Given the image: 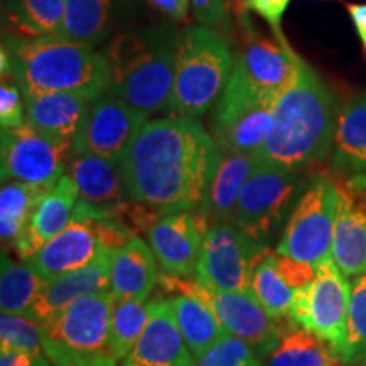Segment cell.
Returning a JSON list of instances; mask_svg holds the SVG:
<instances>
[{"mask_svg":"<svg viewBox=\"0 0 366 366\" xmlns=\"http://www.w3.org/2000/svg\"><path fill=\"white\" fill-rule=\"evenodd\" d=\"M119 0H65L61 38L89 46L107 38L116 22Z\"/></svg>","mask_w":366,"mask_h":366,"instance_id":"obj_29","label":"cell"},{"mask_svg":"<svg viewBox=\"0 0 366 366\" xmlns=\"http://www.w3.org/2000/svg\"><path fill=\"white\" fill-rule=\"evenodd\" d=\"M4 21L21 38H53L63 34L65 0H7Z\"/></svg>","mask_w":366,"mask_h":366,"instance_id":"obj_27","label":"cell"},{"mask_svg":"<svg viewBox=\"0 0 366 366\" xmlns=\"http://www.w3.org/2000/svg\"><path fill=\"white\" fill-rule=\"evenodd\" d=\"M159 280L157 256L141 237H132L112 254L111 292L117 300H146Z\"/></svg>","mask_w":366,"mask_h":366,"instance_id":"obj_23","label":"cell"},{"mask_svg":"<svg viewBox=\"0 0 366 366\" xmlns=\"http://www.w3.org/2000/svg\"><path fill=\"white\" fill-rule=\"evenodd\" d=\"M300 189V172L259 162L237 197L232 222L253 239L264 241L287 216Z\"/></svg>","mask_w":366,"mask_h":366,"instance_id":"obj_12","label":"cell"},{"mask_svg":"<svg viewBox=\"0 0 366 366\" xmlns=\"http://www.w3.org/2000/svg\"><path fill=\"white\" fill-rule=\"evenodd\" d=\"M244 11L253 12L267 22L273 36L278 39H287L282 29V21L285 16L290 0H241Z\"/></svg>","mask_w":366,"mask_h":366,"instance_id":"obj_39","label":"cell"},{"mask_svg":"<svg viewBox=\"0 0 366 366\" xmlns=\"http://www.w3.org/2000/svg\"><path fill=\"white\" fill-rule=\"evenodd\" d=\"M114 304L116 295L107 290L73 302L44 320L46 358L53 366H95L116 361L109 346Z\"/></svg>","mask_w":366,"mask_h":366,"instance_id":"obj_6","label":"cell"},{"mask_svg":"<svg viewBox=\"0 0 366 366\" xmlns=\"http://www.w3.org/2000/svg\"><path fill=\"white\" fill-rule=\"evenodd\" d=\"M351 283L332 258L315 267V278L295 292L290 319L327 341L345 363Z\"/></svg>","mask_w":366,"mask_h":366,"instance_id":"obj_10","label":"cell"},{"mask_svg":"<svg viewBox=\"0 0 366 366\" xmlns=\"http://www.w3.org/2000/svg\"><path fill=\"white\" fill-rule=\"evenodd\" d=\"M151 315V302L144 300H117L111 315V331H109V346L112 358L121 363L136 341L143 334Z\"/></svg>","mask_w":366,"mask_h":366,"instance_id":"obj_34","label":"cell"},{"mask_svg":"<svg viewBox=\"0 0 366 366\" xmlns=\"http://www.w3.org/2000/svg\"><path fill=\"white\" fill-rule=\"evenodd\" d=\"M195 366H264V358L254 346L232 334H224L212 347H209Z\"/></svg>","mask_w":366,"mask_h":366,"instance_id":"obj_37","label":"cell"},{"mask_svg":"<svg viewBox=\"0 0 366 366\" xmlns=\"http://www.w3.org/2000/svg\"><path fill=\"white\" fill-rule=\"evenodd\" d=\"M209 227L207 219L199 209L180 210L159 217L146 234L163 272L177 277L197 273Z\"/></svg>","mask_w":366,"mask_h":366,"instance_id":"obj_15","label":"cell"},{"mask_svg":"<svg viewBox=\"0 0 366 366\" xmlns=\"http://www.w3.org/2000/svg\"><path fill=\"white\" fill-rule=\"evenodd\" d=\"M273 259L277 268L280 269V273L283 274V278H285L295 290L307 287L315 278V267H312V264L295 262V259L287 258V256H282L278 253H273Z\"/></svg>","mask_w":366,"mask_h":366,"instance_id":"obj_40","label":"cell"},{"mask_svg":"<svg viewBox=\"0 0 366 366\" xmlns=\"http://www.w3.org/2000/svg\"><path fill=\"white\" fill-rule=\"evenodd\" d=\"M148 4L172 21L183 22L190 14V0H148Z\"/></svg>","mask_w":366,"mask_h":366,"instance_id":"obj_42","label":"cell"},{"mask_svg":"<svg viewBox=\"0 0 366 366\" xmlns=\"http://www.w3.org/2000/svg\"><path fill=\"white\" fill-rule=\"evenodd\" d=\"M332 346L309 329L294 324L264 358V366H340Z\"/></svg>","mask_w":366,"mask_h":366,"instance_id":"obj_30","label":"cell"},{"mask_svg":"<svg viewBox=\"0 0 366 366\" xmlns=\"http://www.w3.org/2000/svg\"><path fill=\"white\" fill-rule=\"evenodd\" d=\"M340 366H346V365H345V363H341V365H340Z\"/></svg>","mask_w":366,"mask_h":366,"instance_id":"obj_46","label":"cell"},{"mask_svg":"<svg viewBox=\"0 0 366 366\" xmlns=\"http://www.w3.org/2000/svg\"><path fill=\"white\" fill-rule=\"evenodd\" d=\"M104 249H107V244L97 219L73 216V221L29 256L27 262L43 274L44 280H51L92 263Z\"/></svg>","mask_w":366,"mask_h":366,"instance_id":"obj_17","label":"cell"},{"mask_svg":"<svg viewBox=\"0 0 366 366\" xmlns=\"http://www.w3.org/2000/svg\"><path fill=\"white\" fill-rule=\"evenodd\" d=\"M167 300L183 340L195 360L216 345L224 334H227L212 309L202 300L185 294H177Z\"/></svg>","mask_w":366,"mask_h":366,"instance_id":"obj_28","label":"cell"},{"mask_svg":"<svg viewBox=\"0 0 366 366\" xmlns=\"http://www.w3.org/2000/svg\"><path fill=\"white\" fill-rule=\"evenodd\" d=\"M2 46L11 54V76L24 95L39 92H68L92 100L107 92L111 73L104 53L94 46L61 36L21 38L9 34Z\"/></svg>","mask_w":366,"mask_h":366,"instance_id":"obj_3","label":"cell"},{"mask_svg":"<svg viewBox=\"0 0 366 366\" xmlns=\"http://www.w3.org/2000/svg\"><path fill=\"white\" fill-rule=\"evenodd\" d=\"M159 282L164 290L173 294H185L202 300L212 309L224 331L241 337L267 358L278 345L280 337L294 326L292 319H274L262 307L251 292H226L205 287L199 280L163 273Z\"/></svg>","mask_w":366,"mask_h":366,"instance_id":"obj_7","label":"cell"},{"mask_svg":"<svg viewBox=\"0 0 366 366\" xmlns=\"http://www.w3.org/2000/svg\"><path fill=\"white\" fill-rule=\"evenodd\" d=\"M337 207L336 180L324 173L314 175L288 217L277 253L312 267L332 258Z\"/></svg>","mask_w":366,"mask_h":366,"instance_id":"obj_8","label":"cell"},{"mask_svg":"<svg viewBox=\"0 0 366 366\" xmlns=\"http://www.w3.org/2000/svg\"><path fill=\"white\" fill-rule=\"evenodd\" d=\"M337 116L332 90L299 58L295 79L274 100L273 127L259 159L295 172L322 162L332 151Z\"/></svg>","mask_w":366,"mask_h":366,"instance_id":"obj_2","label":"cell"},{"mask_svg":"<svg viewBox=\"0 0 366 366\" xmlns=\"http://www.w3.org/2000/svg\"><path fill=\"white\" fill-rule=\"evenodd\" d=\"M249 292L272 317L290 319L297 290L277 268L273 253H268L256 267L251 278Z\"/></svg>","mask_w":366,"mask_h":366,"instance_id":"obj_33","label":"cell"},{"mask_svg":"<svg viewBox=\"0 0 366 366\" xmlns=\"http://www.w3.org/2000/svg\"><path fill=\"white\" fill-rule=\"evenodd\" d=\"M299 58L287 39L248 31L234 58V70L259 92L277 99L295 79Z\"/></svg>","mask_w":366,"mask_h":366,"instance_id":"obj_16","label":"cell"},{"mask_svg":"<svg viewBox=\"0 0 366 366\" xmlns=\"http://www.w3.org/2000/svg\"><path fill=\"white\" fill-rule=\"evenodd\" d=\"M94 100L68 92L26 95V122L41 132L71 143L79 134Z\"/></svg>","mask_w":366,"mask_h":366,"instance_id":"obj_22","label":"cell"},{"mask_svg":"<svg viewBox=\"0 0 366 366\" xmlns=\"http://www.w3.org/2000/svg\"><path fill=\"white\" fill-rule=\"evenodd\" d=\"M259 162L262 159L254 153H234V151L219 149L217 164L199 209L207 219L209 226L232 221L241 189Z\"/></svg>","mask_w":366,"mask_h":366,"instance_id":"obj_21","label":"cell"},{"mask_svg":"<svg viewBox=\"0 0 366 366\" xmlns=\"http://www.w3.org/2000/svg\"><path fill=\"white\" fill-rule=\"evenodd\" d=\"M274 100L232 66L226 89L210 116V134L219 149L258 154L272 132Z\"/></svg>","mask_w":366,"mask_h":366,"instance_id":"obj_9","label":"cell"},{"mask_svg":"<svg viewBox=\"0 0 366 366\" xmlns=\"http://www.w3.org/2000/svg\"><path fill=\"white\" fill-rule=\"evenodd\" d=\"M180 34L168 27L122 33L107 46V92L141 112L167 111L175 80Z\"/></svg>","mask_w":366,"mask_h":366,"instance_id":"obj_4","label":"cell"},{"mask_svg":"<svg viewBox=\"0 0 366 366\" xmlns=\"http://www.w3.org/2000/svg\"><path fill=\"white\" fill-rule=\"evenodd\" d=\"M361 366H366V363H363V365H361Z\"/></svg>","mask_w":366,"mask_h":366,"instance_id":"obj_47","label":"cell"},{"mask_svg":"<svg viewBox=\"0 0 366 366\" xmlns=\"http://www.w3.org/2000/svg\"><path fill=\"white\" fill-rule=\"evenodd\" d=\"M217 159L199 119L167 116L146 122L119 163L127 199L167 216L200 209Z\"/></svg>","mask_w":366,"mask_h":366,"instance_id":"obj_1","label":"cell"},{"mask_svg":"<svg viewBox=\"0 0 366 366\" xmlns=\"http://www.w3.org/2000/svg\"><path fill=\"white\" fill-rule=\"evenodd\" d=\"M95 366H119V363H116V361H104V363H99Z\"/></svg>","mask_w":366,"mask_h":366,"instance_id":"obj_45","label":"cell"},{"mask_svg":"<svg viewBox=\"0 0 366 366\" xmlns=\"http://www.w3.org/2000/svg\"><path fill=\"white\" fill-rule=\"evenodd\" d=\"M192 12L200 26H219L227 17L229 0H190Z\"/></svg>","mask_w":366,"mask_h":366,"instance_id":"obj_41","label":"cell"},{"mask_svg":"<svg viewBox=\"0 0 366 366\" xmlns=\"http://www.w3.org/2000/svg\"><path fill=\"white\" fill-rule=\"evenodd\" d=\"M268 253L264 241L253 239L232 221L212 224L204 237L195 277L216 290L249 292L254 269Z\"/></svg>","mask_w":366,"mask_h":366,"instance_id":"obj_11","label":"cell"},{"mask_svg":"<svg viewBox=\"0 0 366 366\" xmlns=\"http://www.w3.org/2000/svg\"><path fill=\"white\" fill-rule=\"evenodd\" d=\"M119 366H195L168 300H151V315L134 347Z\"/></svg>","mask_w":366,"mask_h":366,"instance_id":"obj_18","label":"cell"},{"mask_svg":"<svg viewBox=\"0 0 366 366\" xmlns=\"http://www.w3.org/2000/svg\"><path fill=\"white\" fill-rule=\"evenodd\" d=\"M331 153L334 170L366 173V92L340 109Z\"/></svg>","mask_w":366,"mask_h":366,"instance_id":"obj_25","label":"cell"},{"mask_svg":"<svg viewBox=\"0 0 366 366\" xmlns=\"http://www.w3.org/2000/svg\"><path fill=\"white\" fill-rule=\"evenodd\" d=\"M366 363V274L351 282L350 317H347V355L346 366Z\"/></svg>","mask_w":366,"mask_h":366,"instance_id":"obj_36","label":"cell"},{"mask_svg":"<svg viewBox=\"0 0 366 366\" xmlns=\"http://www.w3.org/2000/svg\"><path fill=\"white\" fill-rule=\"evenodd\" d=\"M116 249H104L85 267L46 280L29 317L44 322L73 302L111 290V264Z\"/></svg>","mask_w":366,"mask_h":366,"instance_id":"obj_19","label":"cell"},{"mask_svg":"<svg viewBox=\"0 0 366 366\" xmlns=\"http://www.w3.org/2000/svg\"><path fill=\"white\" fill-rule=\"evenodd\" d=\"M46 280L27 259L12 262L2 254L0 273V307L4 312L31 315Z\"/></svg>","mask_w":366,"mask_h":366,"instance_id":"obj_32","label":"cell"},{"mask_svg":"<svg viewBox=\"0 0 366 366\" xmlns=\"http://www.w3.org/2000/svg\"><path fill=\"white\" fill-rule=\"evenodd\" d=\"M79 200V189L73 178L65 173L36 205L24 232L12 248L16 249L17 256L27 259L43 248L46 242L58 236L73 221Z\"/></svg>","mask_w":366,"mask_h":366,"instance_id":"obj_20","label":"cell"},{"mask_svg":"<svg viewBox=\"0 0 366 366\" xmlns=\"http://www.w3.org/2000/svg\"><path fill=\"white\" fill-rule=\"evenodd\" d=\"M332 259L346 277L366 274V210L341 192L334 227Z\"/></svg>","mask_w":366,"mask_h":366,"instance_id":"obj_26","label":"cell"},{"mask_svg":"<svg viewBox=\"0 0 366 366\" xmlns=\"http://www.w3.org/2000/svg\"><path fill=\"white\" fill-rule=\"evenodd\" d=\"M68 175L73 178L80 199L104 209H119L127 200L122 182L121 163L95 154H75L68 163Z\"/></svg>","mask_w":366,"mask_h":366,"instance_id":"obj_24","label":"cell"},{"mask_svg":"<svg viewBox=\"0 0 366 366\" xmlns=\"http://www.w3.org/2000/svg\"><path fill=\"white\" fill-rule=\"evenodd\" d=\"M2 180H16L51 189L68 170L71 159V143L22 124L2 129L0 151Z\"/></svg>","mask_w":366,"mask_h":366,"instance_id":"obj_13","label":"cell"},{"mask_svg":"<svg viewBox=\"0 0 366 366\" xmlns=\"http://www.w3.org/2000/svg\"><path fill=\"white\" fill-rule=\"evenodd\" d=\"M346 11L351 22H353V27L361 43V48H363V51L366 54V4L350 2L346 4Z\"/></svg>","mask_w":366,"mask_h":366,"instance_id":"obj_44","label":"cell"},{"mask_svg":"<svg viewBox=\"0 0 366 366\" xmlns=\"http://www.w3.org/2000/svg\"><path fill=\"white\" fill-rule=\"evenodd\" d=\"M26 124V95L12 76L2 79L0 85V126L14 129Z\"/></svg>","mask_w":366,"mask_h":366,"instance_id":"obj_38","label":"cell"},{"mask_svg":"<svg viewBox=\"0 0 366 366\" xmlns=\"http://www.w3.org/2000/svg\"><path fill=\"white\" fill-rule=\"evenodd\" d=\"M234 66L224 36L214 27L195 26L180 34L175 80L168 116L200 119L216 105Z\"/></svg>","mask_w":366,"mask_h":366,"instance_id":"obj_5","label":"cell"},{"mask_svg":"<svg viewBox=\"0 0 366 366\" xmlns=\"http://www.w3.org/2000/svg\"><path fill=\"white\" fill-rule=\"evenodd\" d=\"M0 346L2 351H19L27 355H44L43 322L29 315L4 312L0 315Z\"/></svg>","mask_w":366,"mask_h":366,"instance_id":"obj_35","label":"cell"},{"mask_svg":"<svg viewBox=\"0 0 366 366\" xmlns=\"http://www.w3.org/2000/svg\"><path fill=\"white\" fill-rule=\"evenodd\" d=\"M0 366H53L44 355L34 356L19 351H2Z\"/></svg>","mask_w":366,"mask_h":366,"instance_id":"obj_43","label":"cell"},{"mask_svg":"<svg viewBox=\"0 0 366 366\" xmlns=\"http://www.w3.org/2000/svg\"><path fill=\"white\" fill-rule=\"evenodd\" d=\"M49 189L9 180L0 192V236L4 248H14L33 216L36 205Z\"/></svg>","mask_w":366,"mask_h":366,"instance_id":"obj_31","label":"cell"},{"mask_svg":"<svg viewBox=\"0 0 366 366\" xmlns=\"http://www.w3.org/2000/svg\"><path fill=\"white\" fill-rule=\"evenodd\" d=\"M148 117L126 100L105 92L92 102L84 126L73 141L71 157L95 154L121 162Z\"/></svg>","mask_w":366,"mask_h":366,"instance_id":"obj_14","label":"cell"}]
</instances>
